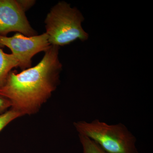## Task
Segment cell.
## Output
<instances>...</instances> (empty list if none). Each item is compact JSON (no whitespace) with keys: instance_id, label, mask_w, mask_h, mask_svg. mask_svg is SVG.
Here are the masks:
<instances>
[{"instance_id":"obj_1","label":"cell","mask_w":153,"mask_h":153,"mask_svg":"<svg viewBox=\"0 0 153 153\" xmlns=\"http://www.w3.org/2000/svg\"><path fill=\"white\" fill-rule=\"evenodd\" d=\"M60 48L51 45L36 66L20 73L11 71L0 88V94L8 99L11 108L22 116L37 113L59 85L63 67Z\"/></svg>"},{"instance_id":"obj_2","label":"cell","mask_w":153,"mask_h":153,"mask_svg":"<svg viewBox=\"0 0 153 153\" xmlns=\"http://www.w3.org/2000/svg\"><path fill=\"white\" fill-rule=\"evenodd\" d=\"M84 18L76 7L66 2L53 6L45 19V28L50 45L63 47L79 40L85 41L88 34L82 27Z\"/></svg>"},{"instance_id":"obj_3","label":"cell","mask_w":153,"mask_h":153,"mask_svg":"<svg viewBox=\"0 0 153 153\" xmlns=\"http://www.w3.org/2000/svg\"><path fill=\"white\" fill-rule=\"evenodd\" d=\"M78 134L93 140L109 153H138L136 138L122 123L110 125L98 119L73 123Z\"/></svg>"},{"instance_id":"obj_4","label":"cell","mask_w":153,"mask_h":153,"mask_svg":"<svg viewBox=\"0 0 153 153\" xmlns=\"http://www.w3.org/2000/svg\"><path fill=\"white\" fill-rule=\"evenodd\" d=\"M0 46L10 49L19 62V67L24 70L31 67L34 55L46 52L51 45L46 33L30 37L16 33L11 37L0 36Z\"/></svg>"},{"instance_id":"obj_5","label":"cell","mask_w":153,"mask_h":153,"mask_svg":"<svg viewBox=\"0 0 153 153\" xmlns=\"http://www.w3.org/2000/svg\"><path fill=\"white\" fill-rule=\"evenodd\" d=\"M18 0H0V36L16 32L30 37L37 35Z\"/></svg>"},{"instance_id":"obj_6","label":"cell","mask_w":153,"mask_h":153,"mask_svg":"<svg viewBox=\"0 0 153 153\" xmlns=\"http://www.w3.org/2000/svg\"><path fill=\"white\" fill-rule=\"evenodd\" d=\"M19 66V62L15 56L4 52L0 46V88L4 83L11 70Z\"/></svg>"},{"instance_id":"obj_7","label":"cell","mask_w":153,"mask_h":153,"mask_svg":"<svg viewBox=\"0 0 153 153\" xmlns=\"http://www.w3.org/2000/svg\"><path fill=\"white\" fill-rule=\"evenodd\" d=\"M78 136L82 145V153H109L93 140L82 135L78 134Z\"/></svg>"},{"instance_id":"obj_8","label":"cell","mask_w":153,"mask_h":153,"mask_svg":"<svg viewBox=\"0 0 153 153\" xmlns=\"http://www.w3.org/2000/svg\"><path fill=\"white\" fill-rule=\"evenodd\" d=\"M22 116L20 113L11 108L0 114V132L13 121Z\"/></svg>"},{"instance_id":"obj_9","label":"cell","mask_w":153,"mask_h":153,"mask_svg":"<svg viewBox=\"0 0 153 153\" xmlns=\"http://www.w3.org/2000/svg\"><path fill=\"white\" fill-rule=\"evenodd\" d=\"M11 107V103L10 100L0 94V114L5 112Z\"/></svg>"},{"instance_id":"obj_10","label":"cell","mask_w":153,"mask_h":153,"mask_svg":"<svg viewBox=\"0 0 153 153\" xmlns=\"http://www.w3.org/2000/svg\"><path fill=\"white\" fill-rule=\"evenodd\" d=\"M23 10L26 12L35 4L36 1L33 0H18Z\"/></svg>"}]
</instances>
